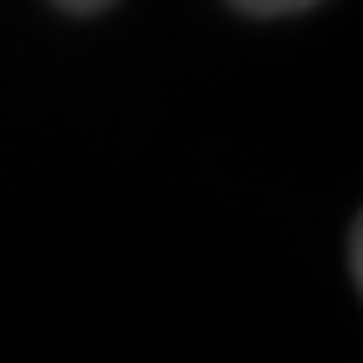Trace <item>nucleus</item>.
<instances>
[{"instance_id": "2", "label": "nucleus", "mask_w": 363, "mask_h": 363, "mask_svg": "<svg viewBox=\"0 0 363 363\" xmlns=\"http://www.w3.org/2000/svg\"><path fill=\"white\" fill-rule=\"evenodd\" d=\"M61 11H76V16H96V11H106L111 0H56Z\"/></svg>"}, {"instance_id": "1", "label": "nucleus", "mask_w": 363, "mask_h": 363, "mask_svg": "<svg viewBox=\"0 0 363 363\" xmlns=\"http://www.w3.org/2000/svg\"><path fill=\"white\" fill-rule=\"evenodd\" d=\"M233 6L247 11V16H293V11L318 6V0H233Z\"/></svg>"}]
</instances>
